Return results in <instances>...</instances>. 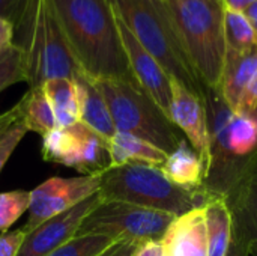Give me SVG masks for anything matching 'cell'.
Here are the masks:
<instances>
[{"instance_id": "obj_12", "label": "cell", "mask_w": 257, "mask_h": 256, "mask_svg": "<svg viewBox=\"0 0 257 256\" xmlns=\"http://www.w3.org/2000/svg\"><path fill=\"white\" fill-rule=\"evenodd\" d=\"M226 198L233 216V234L245 243L257 240V158L254 157L232 183Z\"/></svg>"}, {"instance_id": "obj_26", "label": "cell", "mask_w": 257, "mask_h": 256, "mask_svg": "<svg viewBox=\"0 0 257 256\" xmlns=\"http://www.w3.org/2000/svg\"><path fill=\"white\" fill-rule=\"evenodd\" d=\"M20 81L27 83V72L23 51L14 44L0 54V92Z\"/></svg>"}, {"instance_id": "obj_25", "label": "cell", "mask_w": 257, "mask_h": 256, "mask_svg": "<svg viewBox=\"0 0 257 256\" xmlns=\"http://www.w3.org/2000/svg\"><path fill=\"white\" fill-rule=\"evenodd\" d=\"M30 207V192L11 190L0 193V232L6 231L26 213Z\"/></svg>"}, {"instance_id": "obj_5", "label": "cell", "mask_w": 257, "mask_h": 256, "mask_svg": "<svg viewBox=\"0 0 257 256\" xmlns=\"http://www.w3.org/2000/svg\"><path fill=\"white\" fill-rule=\"evenodd\" d=\"M116 17L128 27L172 80L206 100L208 89L194 72L163 0H110Z\"/></svg>"}, {"instance_id": "obj_6", "label": "cell", "mask_w": 257, "mask_h": 256, "mask_svg": "<svg viewBox=\"0 0 257 256\" xmlns=\"http://www.w3.org/2000/svg\"><path fill=\"white\" fill-rule=\"evenodd\" d=\"M101 91L116 133L140 137L164 152H173L185 139L161 107L139 83L125 80H93Z\"/></svg>"}, {"instance_id": "obj_29", "label": "cell", "mask_w": 257, "mask_h": 256, "mask_svg": "<svg viewBox=\"0 0 257 256\" xmlns=\"http://www.w3.org/2000/svg\"><path fill=\"white\" fill-rule=\"evenodd\" d=\"M235 113H245L253 118H257V74L253 78V81L250 83L248 89L245 91V94L241 100L239 109Z\"/></svg>"}, {"instance_id": "obj_34", "label": "cell", "mask_w": 257, "mask_h": 256, "mask_svg": "<svg viewBox=\"0 0 257 256\" xmlns=\"http://www.w3.org/2000/svg\"><path fill=\"white\" fill-rule=\"evenodd\" d=\"M17 121H20V110H18L17 104H15L12 109H9V110L0 113V136H2L11 125H14Z\"/></svg>"}, {"instance_id": "obj_11", "label": "cell", "mask_w": 257, "mask_h": 256, "mask_svg": "<svg viewBox=\"0 0 257 256\" xmlns=\"http://www.w3.org/2000/svg\"><path fill=\"white\" fill-rule=\"evenodd\" d=\"M117 24L134 78L137 80L140 88L146 94H149L151 98L170 118V103H172L170 75L164 71V68L158 63V60L142 47V44L134 38V35L119 18H117Z\"/></svg>"}, {"instance_id": "obj_28", "label": "cell", "mask_w": 257, "mask_h": 256, "mask_svg": "<svg viewBox=\"0 0 257 256\" xmlns=\"http://www.w3.org/2000/svg\"><path fill=\"white\" fill-rule=\"evenodd\" d=\"M26 234L21 229L0 235V256H18Z\"/></svg>"}, {"instance_id": "obj_1", "label": "cell", "mask_w": 257, "mask_h": 256, "mask_svg": "<svg viewBox=\"0 0 257 256\" xmlns=\"http://www.w3.org/2000/svg\"><path fill=\"white\" fill-rule=\"evenodd\" d=\"M68 44L92 80H137L110 0H53Z\"/></svg>"}, {"instance_id": "obj_32", "label": "cell", "mask_w": 257, "mask_h": 256, "mask_svg": "<svg viewBox=\"0 0 257 256\" xmlns=\"http://www.w3.org/2000/svg\"><path fill=\"white\" fill-rule=\"evenodd\" d=\"M15 38V24L6 18L0 17V54L14 45Z\"/></svg>"}, {"instance_id": "obj_17", "label": "cell", "mask_w": 257, "mask_h": 256, "mask_svg": "<svg viewBox=\"0 0 257 256\" xmlns=\"http://www.w3.org/2000/svg\"><path fill=\"white\" fill-rule=\"evenodd\" d=\"M203 208L208 231V256H227L233 235V216L226 195L214 190Z\"/></svg>"}, {"instance_id": "obj_22", "label": "cell", "mask_w": 257, "mask_h": 256, "mask_svg": "<svg viewBox=\"0 0 257 256\" xmlns=\"http://www.w3.org/2000/svg\"><path fill=\"white\" fill-rule=\"evenodd\" d=\"M229 154L233 158L247 157L257 151V118L245 113L232 115L229 125Z\"/></svg>"}, {"instance_id": "obj_35", "label": "cell", "mask_w": 257, "mask_h": 256, "mask_svg": "<svg viewBox=\"0 0 257 256\" xmlns=\"http://www.w3.org/2000/svg\"><path fill=\"white\" fill-rule=\"evenodd\" d=\"M227 256H248V243H245L242 238L233 234Z\"/></svg>"}, {"instance_id": "obj_16", "label": "cell", "mask_w": 257, "mask_h": 256, "mask_svg": "<svg viewBox=\"0 0 257 256\" xmlns=\"http://www.w3.org/2000/svg\"><path fill=\"white\" fill-rule=\"evenodd\" d=\"M75 83L80 97V122L87 125L104 139L111 140L116 134V128L108 106L96 83L86 74L78 77Z\"/></svg>"}, {"instance_id": "obj_37", "label": "cell", "mask_w": 257, "mask_h": 256, "mask_svg": "<svg viewBox=\"0 0 257 256\" xmlns=\"http://www.w3.org/2000/svg\"><path fill=\"white\" fill-rule=\"evenodd\" d=\"M244 15L247 17V20L250 21V24H251V27H253V30H254V33L257 35V0L244 12Z\"/></svg>"}, {"instance_id": "obj_31", "label": "cell", "mask_w": 257, "mask_h": 256, "mask_svg": "<svg viewBox=\"0 0 257 256\" xmlns=\"http://www.w3.org/2000/svg\"><path fill=\"white\" fill-rule=\"evenodd\" d=\"M133 256H167L163 240H149L137 244Z\"/></svg>"}, {"instance_id": "obj_27", "label": "cell", "mask_w": 257, "mask_h": 256, "mask_svg": "<svg viewBox=\"0 0 257 256\" xmlns=\"http://www.w3.org/2000/svg\"><path fill=\"white\" fill-rule=\"evenodd\" d=\"M26 133L27 128L24 127V124L21 121H17L0 136V172L12 155V152L15 151V148L18 146V143L26 136Z\"/></svg>"}, {"instance_id": "obj_38", "label": "cell", "mask_w": 257, "mask_h": 256, "mask_svg": "<svg viewBox=\"0 0 257 256\" xmlns=\"http://www.w3.org/2000/svg\"><path fill=\"white\" fill-rule=\"evenodd\" d=\"M248 255L257 256V240L251 241V243L248 244Z\"/></svg>"}, {"instance_id": "obj_23", "label": "cell", "mask_w": 257, "mask_h": 256, "mask_svg": "<svg viewBox=\"0 0 257 256\" xmlns=\"http://www.w3.org/2000/svg\"><path fill=\"white\" fill-rule=\"evenodd\" d=\"M224 39L226 54H238L257 47V35L247 17L227 9L224 14Z\"/></svg>"}, {"instance_id": "obj_8", "label": "cell", "mask_w": 257, "mask_h": 256, "mask_svg": "<svg viewBox=\"0 0 257 256\" xmlns=\"http://www.w3.org/2000/svg\"><path fill=\"white\" fill-rule=\"evenodd\" d=\"M99 183V175H81L75 178H48L30 192L29 219L26 225L20 229L24 234H29L48 219H53L74 208L84 199L98 193Z\"/></svg>"}, {"instance_id": "obj_24", "label": "cell", "mask_w": 257, "mask_h": 256, "mask_svg": "<svg viewBox=\"0 0 257 256\" xmlns=\"http://www.w3.org/2000/svg\"><path fill=\"white\" fill-rule=\"evenodd\" d=\"M114 243L117 241L101 234L75 235L72 240L47 256H99Z\"/></svg>"}, {"instance_id": "obj_15", "label": "cell", "mask_w": 257, "mask_h": 256, "mask_svg": "<svg viewBox=\"0 0 257 256\" xmlns=\"http://www.w3.org/2000/svg\"><path fill=\"white\" fill-rule=\"evenodd\" d=\"M256 74L257 47L238 54H226L218 92L232 112H238L241 100Z\"/></svg>"}, {"instance_id": "obj_14", "label": "cell", "mask_w": 257, "mask_h": 256, "mask_svg": "<svg viewBox=\"0 0 257 256\" xmlns=\"http://www.w3.org/2000/svg\"><path fill=\"white\" fill-rule=\"evenodd\" d=\"M74 136V146L68 167L75 169L83 175L98 177L111 167L110 140L104 139L83 122L71 127Z\"/></svg>"}, {"instance_id": "obj_10", "label": "cell", "mask_w": 257, "mask_h": 256, "mask_svg": "<svg viewBox=\"0 0 257 256\" xmlns=\"http://www.w3.org/2000/svg\"><path fill=\"white\" fill-rule=\"evenodd\" d=\"M102 202V198L98 193L84 199L74 208L48 219L41 223L38 228L26 234L23 246L18 256H47L69 240H72L83 223V220Z\"/></svg>"}, {"instance_id": "obj_13", "label": "cell", "mask_w": 257, "mask_h": 256, "mask_svg": "<svg viewBox=\"0 0 257 256\" xmlns=\"http://www.w3.org/2000/svg\"><path fill=\"white\" fill-rule=\"evenodd\" d=\"M163 243L167 256H208V231L205 208H196L175 217Z\"/></svg>"}, {"instance_id": "obj_21", "label": "cell", "mask_w": 257, "mask_h": 256, "mask_svg": "<svg viewBox=\"0 0 257 256\" xmlns=\"http://www.w3.org/2000/svg\"><path fill=\"white\" fill-rule=\"evenodd\" d=\"M20 110V121L27 131H35L41 136L59 128L54 116V110L42 88L29 89L23 98L17 103Z\"/></svg>"}, {"instance_id": "obj_9", "label": "cell", "mask_w": 257, "mask_h": 256, "mask_svg": "<svg viewBox=\"0 0 257 256\" xmlns=\"http://www.w3.org/2000/svg\"><path fill=\"white\" fill-rule=\"evenodd\" d=\"M170 119L181 130V133L185 134L188 143L197 152L211 175L212 143L206 100L187 89L182 83L172 80Z\"/></svg>"}, {"instance_id": "obj_3", "label": "cell", "mask_w": 257, "mask_h": 256, "mask_svg": "<svg viewBox=\"0 0 257 256\" xmlns=\"http://www.w3.org/2000/svg\"><path fill=\"white\" fill-rule=\"evenodd\" d=\"M99 195L102 201H117L176 217L206 205L214 190L203 186L197 189L175 184L161 166L128 163L111 167L99 175Z\"/></svg>"}, {"instance_id": "obj_20", "label": "cell", "mask_w": 257, "mask_h": 256, "mask_svg": "<svg viewBox=\"0 0 257 256\" xmlns=\"http://www.w3.org/2000/svg\"><path fill=\"white\" fill-rule=\"evenodd\" d=\"M42 89L54 110L59 128H68L80 122V97L75 80L51 78Z\"/></svg>"}, {"instance_id": "obj_7", "label": "cell", "mask_w": 257, "mask_h": 256, "mask_svg": "<svg viewBox=\"0 0 257 256\" xmlns=\"http://www.w3.org/2000/svg\"><path fill=\"white\" fill-rule=\"evenodd\" d=\"M176 216L133 204L102 201L83 220L77 235L101 234L114 241L140 244L163 240Z\"/></svg>"}, {"instance_id": "obj_2", "label": "cell", "mask_w": 257, "mask_h": 256, "mask_svg": "<svg viewBox=\"0 0 257 256\" xmlns=\"http://www.w3.org/2000/svg\"><path fill=\"white\" fill-rule=\"evenodd\" d=\"M14 44L23 51L29 89L51 78L77 80L84 72L77 62L53 0H26L15 23Z\"/></svg>"}, {"instance_id": "obj_36", "label": "cell", "mask_w": 257, "mask_h": 256, "mask_svg": "<svg viewBox=\"0 0 257 256\" xmlns=\"http://www.w3.org/2000/svg\"><path fill=\"white\" fill-rule=\"evenodd\" d=\"M224 8L227 11H233V12H241L244 14L256 0H221Z\"/></svg>"}, {"instance_id": "obj_4", "label": "cell", "mask_w": 257, "mask_h": 256, "mask_svg": "<svg viewBox=\"0 0 257 256\" xmlns=\"http://www.w3.org/2000/svg\"><path fill=\"white\" fill-rule=\"evenodd\" d=\"M184 51L205 88L218 91L226 59L221 0H163Z\"/></svg>"}, {"instance_id": "obj_30", "label": "cell", "mask_w": 257, "mask_h": 256, "mask_svg": "<svg viewBox=\"0 0 257 256\" xmlns=\"http://www.w3.org/2000/svg\"><path fill=\"white\" fill-rule=\"evenodd\" d=\"M24 5L26 0H0V17L15 24L23 12Z\"/></svg>"}, {"instance_id": "obj_18", "label": "cell", "mask_w": 257, "mask_h": 256, "mask_svg": "<svg viewBox=\"0 0 257 256\" xmlns=\"http://www.w3.org/2000/svg\"><path fill=\"white\" fill-rule=\"evenodd\" d=\"M161 169L170 181L190 189L203 187L209 178V172L205 163L185 139L173 152L167 155V160Z\"/></svg>"}, {"instance_id": "obj_19", "label": "cell", "mask_w": 257, "mask_h": 256, "mask_svg": "<svg viewBox=\"0 0 257 256\" xmlns=\"http://www.w3.org/2000/svg\"><path fill=\"white\" fill-rule=\"evenodd\" d=\"M167 152L157 148L155 145L128 133H116L110 140L111 167H119L128 163L163 166L167 160Z\"/></svg>"}, {"instance_id": "obj_33", "label": "cell", "mask_w": 257, "mask_h": 256, "mask_svg": "<svg viewBox=\"0 0 257 256\" xmlns=\"http://www.w3.org/2000/svg\"><path fill=\"white\" fill-rule=\"evenodd\" d=\"M136 247H137V244L126 243V241H117L99 256H133Z\"/></svg>"}]
</instances>
